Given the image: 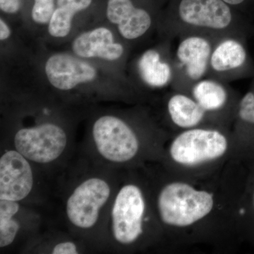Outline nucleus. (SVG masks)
I'll return each instance as SVG.
<instances>
[{
	"mask_svg": "<svg viewBox=\"0 0 254 254\" xmlns=\"http://www.w3.org/2000/svg\"><path fill=\"white\" fill-rule=\"evenodd\" d=\"M156 31L173 41L189 33L246 37L249 25L241 11L223 0H169Z\"/></svg>",
	"mask_w": 254,
	"mask_h": 254,
	"instance_id": "nucleus-4",
	"label": "nucleus"
},
{
	"mask_svg": "<svg viewBox=\"0 0 254 254\" xmlns=\"http://www.w3.org/2000/svg\"><path fill=\"white\" fill-rule=\"evenodd\" d=\"M24 0H0V10L1 14L14 16L22 11Z\"/></svg>",
	"mask_w": 254,
	"mask_h": 254,
	"instance_id": "nucleus-22",
	"label": "nucleus"
},
{
	"mask_svg": "<svg viewBox=\"0 0 254 254\" xmlns=\"http://www.w3.org/2000/svg\"><path fill=\"white\" fill-rule=\"evenodd\" d=\"M88 158V168L73 174L64 189V220L73 236L91 246L103 247L108 213L119 177L117 170Z\"/></svg>",
	"mask_w": 254,
	"mask_h": 254,
	"instance_id": "nucleus-3",
	"label": "nucleus"
},
{
	"mask_svg": "<svg viewBox=\"0 0 254 254\" xmlns=\"http://www.w3.org/2000/svg\"><path fill=\"white\" fill-rule=\"evenodd\" d=\"M148 204L146 192L139 182L122 180L119 177L108 213L103 247L123 250L139 245L147 232Z\"/></svg>",
	"mask_w": 254,
	"mask_h": 254,
	"instance_id": "nucleus-6",
	"label": "nucleus"
},
{
	"mask_svg": "<svg viewBox=\"0 0 254 254\" xmlns=\"http://www.w3.org/2000/svg\"><path fill=\"white\" fill-rule=\"evenodd\" d=\"M131 47L113 26L99 25L73 37L70 52L83 60L93 62L124 76Z\"/></svg>",
	"mask_w": 254,
	"mask_h": 254,
	"instance_id": "nucleus-10",
	"label": "nucleus"
},
{
	"mask_svg": "<svg viewBox=\"0 0 254 254\" xmlns=\"http://www.w3.org/2000/svg\"><path fill=\"white\" fill-rule=\"evenodd\" d=\"M95 0H57L54 13L47 26L50 38L63 40L67 38L73 29V21L78 15L88 11Z\"/></svg>",
	"mask_w": 254,
	"mask_h": 254,
	"instance_id": "nucleus-18",
	"label": "nucleus"
},
{
	"mask_svg": "<svg viewBox=\"0 0 254 254\" xmlns=\"http://www.w3.org/2000/svg\"><path fill=\"white\" fill-rule=\"evenodd\" d=\"M38 237H40L38 235ZM44 239V242L33 240L28 244L33 247H38L36 252L41 253L52 254H78L83 253L86 250V243L84 241L73 236L41 237ZM29 246V247H31Z\"/></svg>",
	"mask_w": 254,
	"mask_h": 254,
	"instance_id": "nucleus-19",
	"label": "nucleus"
},
{
	"mask_svg": "<svg viewBox=\"0 0 254 254\" xmlns=\"http://www.w3.org/2000/svg\"><path fill=\"white\" fill-rule=\"evenodd\" d=\"M235 115L239 125L254 127V80L250 91L239 100Z\"/></svg>",
	"mask_w": 254,
	"mask_h": 254,
	"instance_id": "nucleus-21",
	"label": "nucleus"
},
{
	"mask_svg": "<svg viewBox=\"0 0 254 254\" xmlns=\"http://www.w3.org/2000/svg\"><path fill=\"white\" fill-rule=\"evenodd\" d=\"M41 218L31 205L0 200V248L7 250L22 240L27 244L38 235Z\"/></svg>",
	"mask_w": 254,
	"mask_h": 254,
	"instance_id": "nucleus-15",
	"label": "nucleus"
},
{
	"mask_svg": "<svg viewBox=\"0 0 254 254\" xmlns=\"http://www.w3.org/2000/svg\"><path fill=\"white\" fill-rule=\"evenodd\" d=\"M38 68L49 92L45 98L70 109L96 100L132 99L139 93L128 76L70 51L41 56Z\"/></svg>",
	"mask_w": 254,
	"mask_h": 254,
	"instance_id": "nucleus-2",
	"label": "nucleus"
},
{
	"mask_svg": "<svg viewBox=\"0 0 254 254\" xmlns=\"http://www.w3.org/2000/svg\"><path fill=\"white\" fill-rule=\"evenodd\" d=\"M68 110L47 98L23 101L11 112L2 147L16 150L43 173L64 167L74 146Z\"/></svg>",
	"mask_w": 254,
	"mask_h": 254,
	"instance_id": "nucleus-1",
	"label": "nucleus"
},
{
	"mask_svg": "<svg viewBox=\"0 0 254 254\" xmlns=\"http://www.w3.org/2000/svg\"><path fill=\"white\" fill-rule=\"evenodd\" d=\"M220 36L203 33H189L179 37L173 53L174 91L190 93L192 86L208 76L210 57Z\"/></svg>",
	"mask_w": 254,
	"mask_h": 254,
	"instance_id": "nucleus-11",
	"label": "nucleus"
},
{
	"mask_svg": "<svg viewBox=\"0 0 254 254\" xmlns=\"http://www.w3.org/2000/svg\"><path fill=\"white\" fill-rule=\"evenodd\" d=\"M228 147V138L221 129L200 126L179 133L172 141L169 153L178 165L195 167L221 158Z\"/></svg>",
	"mask_w": 254,
	"mask_h": 254,
	"instance_id": "nucleus-12",
	"label": "nucleus"
},
{
	"mask_svg": "<svg viewBox=\"0 0 254 254\" xmlns=\"http://www.w3.org/2000/svg\"><path fill=\"white\" fill-rule=\"evenodd\" d=\"M169 0H106L108 23L130 47L144 41L157 30Z\"/></svg>",
	"mask_w": 254,
	"mask_h": 254,
	"instance_id": "nucleus-8",
	"label": "nucleus"
},
{
	"mask_svg": "<svg viewBox=\"0 0 254 254\" xmlns=\"http://www.w3.org/2000/svg\"><path fill=\"white\" fill-rule=\"evenodd\" d=\"M173 91L167 98L166 110L175 127L186 130L202 126L210 120L208 113L190 93Z\"/></svg>",
	"mask_w": 254,
	"mask_h": 254,
	"instance_id": "nucleus-17",
	"label": "nucleus"
},
{
	"mask_svg": "<svg viewBox=\"0 0 254 254\" xmlns=\"http://www.w3.org/2000/svg\"><path fill=\"white\" fill-rule=\"evenodd\" d=\"M43 172L23 155L8 147H1L0 156V200L26 205L43 201Z\"/></svg>",
	"mask_w": 254,
	"mask_h": 254,
	"instance_id": "nucleus-9",
	"label": "nucleus"
},
{
	"mask_svg": "<svg viewBox=\"0 0 254 254\" xmlns=\"http://www.w3.org/2000/svg\"><path fill=\"white\" fill-rule=\"evenodd\" d=\"M11 28L4 18H0V41L1 43H4L11 38Z\"/></svg>",
	"mask_w": 254,
	"mask_h": 254,
	"instance_id": "nucleus-23",
	"label": "nucleus"
},
{
	"mask_svg": "<svg viewBox=\"0 0 254 254\" xmlns=\"http://www.w3.org/2000/svg\"><path fill=\"white\" fill-rule=\"evenodd\" d=\"M173 41L160 38L158 44L141 53L132 63L131 81L140 88L163 89L174 77Z\"/></svg>",
	"mask_w": 254,
	"mask_h": 254,
	"instance_id": "nucleus-13",
	"label": "nucleus"
},
{
	"mask_svg": "<svg viewBox=\"0 0 254 254\" xmlns=\"http://www.w3.org/2000/svg\"><path fill=\"white\" fill-rule=\"evenodd\" d=\"M215 208L211 192L175 181L164 185L155 195L157 217L165 226L187 228L208 217Z\"/></svg>",
	"mask_w": 254,
	"mask_h": 254,
	"instance_id": "nucleus-7",
	"label": "nucleus"
},
{
	"mask_svg": "<svg viewBox=\"0 0 254 254\" xmlns=\"http://www.w3.org/2000/svg\"><path fill=\"white\" fill-rule=\"evenodd\" d=\"M136 114L105 110L93 114L86 132L87 156L108 168H123L141 153L142 128L150 123Z\"/></svg>",
	"mask_w": 254,
	"mask_h": 254,
	"instance_id": "nucleus-5",
	"label": "nucleus"
},
{
	"mask_svg": "<svg viewBox=\"0 0 254 254\" xmlns=\"http://www.w3.org/2000/svg\"><path fill=\"white\" fill-rule=\"evenodd\" d=\"M56 6L57 0H33L30 12L32 22L47 27Z\"/></svg>",
	"mask_w": 254,
	"mask_h": 254,
	"instance_id": "nucleus-20",
	"label": "nucleus"
},
{
	"mask_svg": "<svg viewBox=\"0 0 254 254\" xmlns=\"http://www.w3.org/2000/svg\"><path fill=\"white\" fill-rule=\"evenodd\" d=\"M191 96L208 113L210 120L231 118L236 113L239 102L229 83L206 77L195 83L190 92Z\"/></svg>",
	"mask_w": 254,
	"mask_h": 254,
	"instance_id": "nucleus-16",
	"label": "nucleus"
},
{
	"mask_svg": "<svg viewBox=\"0 0 254 254\" xmlns=\"http://www.w3.org/2000/svg\"><path fill=\"white\" fill-rule=\"evenodd\" d=\"M245 41V36L237 35L219 38L212 51L207 77L230 83L250 74L253 66Z\"/></svg>",
	"mask_w": 254,
	"mask_h": 254,
	"instance_id": "nucleus-14",
	"label": "nucleus"
}]
</instances>
